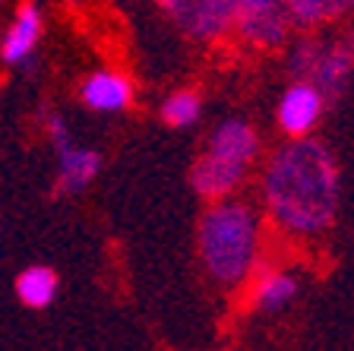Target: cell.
<instances>
[{
  "label": "cell",
  "instance_id": "cell-15",
  "mask_svg": "<svg viewBox=\"0 0 354 351\" xmlns=\"http://www.w3.org/2000/svg\"><path fill=\"white\" fill-rule=\"evenodd\" d=\"M44 130L51 136L54 149H64L66 143H73V139H70V130H66L64 114H44Z\"/></svg>",
  "mask_w": 354,
  "mask_h": 351
},
{
  "label": "cell",
  "instance_id": "cell-4",
  "mask_svg": "<svg viewBox=\"0 0 354 351\" xmlns=\"http://www.w3.org/2000/svg\"><path fill=\"white\" fill-rule=\"evenodd\" d=\"M231 29L253 48L272 51L285 44L291 19L285 13V0H234Z\"/></svg>",
  "mask_w": 354,
  "mask_h": 351
},
{
  "label": "cell",
  "instance_id": "cell-11",
  "mask_svg": "<svg viewBox=\"0 0 354 351\" xmlns=\"http://www.w3.org/2000/svg\"><path fill=\"white\" fill-rule=\"evenodd\" d=\"M16 294L26 307H48L57 294V272L48 269V266H29L22 269L19 278H16Z\"/></svg>",
  "mask_w": 354,
  "mask_h": 351
},
{
  "label": "cell",
  "instance_id": "cell-10",
  "mask_svg": "<svg viewBox=\"0 0 354 351\" xmlns=\"http://www.w3.org/2000/svg\"><path fill=\"white\" fill-rule=\"evenodd\" d=\"M57 161H60V181H57L60 193H80L82 187L95 181L98 168H102V155L95 149H82L73 146V143L57 149Z\"/></svg>",
  "mask_w": 354,
  "mask_h": 351
},
{
  "label": "cell",
  "instance_id": "cell-16",
  "mask_svg": "<svg viewBox=\"0 0 354 351\" xmlns=\"http://www.w3.org/2000/svg\"><path fill=\"white\" fill-rule=\"evenodd\" d=\"M339 7L342 10H354V0H339Z\"/></svg>",
  "mask_w": 354,
  "mask_h": 351
},
{
  "label": "cell",
  "instance_id": "cell-6",
  "mask_svg": "<svg viewBox=\"0 0 354 351\" xmlns=\"http://www.w3.org/2000/svg\"><path fill=\"white\" fill-rule=\"evenodd\" d=\"M203 155L247 177L250 165L259 155V136L247 120H225V124H218V130L209 136V146Z\"/></svg>",
  "mask_w": 354,
  "mask_h": 351
},
{
  "label": "cell",
  "instance_id": "cell-7",
  "mask_svg": "<svg viewBox=\"0 0 354 351\" xmlns=\"http://www.w3.org/2000/svg\"><path fill=\"white\" fill-rule=\"evenodd\" d=\"M323 114V96L310 82H295L279 102V127L291 136H307Z\"/></svg>",
  "mask_w": 354,
  "mask_h": 351
},
{
  "label": "cell",
  "instance_id": "cell-3",
  "mask_svg": "<svg viewBox=\"0 0 354 351\" xmlns=\"http://www.w3.org/2000/svg\"><path fill=\"white\" fill-rule=\"evenodd\" d=\"M291 73L319 89V96H339L354 73V35L335 42H301L291 51Z\"/></svg>",
  "mask_w": 354,
  "mask_h": 351
},
{
  "label": "cell",
  "instance_id": "cell-2",
  "mask_svg": "<svg viewBox=\"0 0 354 351\" xmlns=\"http://www.w3.org/2000/svg\"><path fill=\"white\" fill-rule=\"evenodd\" d=\"M199 256L225 288H237L253 276L259 260V219L241 199H215L199 222Z\"/></svg>",
  "mask_w": 354,
  "mask_h": 351
},
{
  "label": "cell",
  "instance_id": "cell-1",
  "mask_svg": "<svg viewBox=\"0 0 354 351\" xmlns=\"http://www.w3.org/2000/svg\"><path fill=\"white\" fill-rule=\"evenodd\" d=\"M263 199L281 231L323 234L339 209V165L317 139L295 136L266 165Z\"/></svg>",
  "mask_w": 354,
  "mask_h": 351
},
{
  "label": "cell",
  "instance_id": "cell-12",
  "mask_svg": "<svg viewBox=\"0 0 354 351\" xmlns=\"http://www.w3.org/2000/svg\"><path fill=\"white\" fill-rule=\"evenodd\" d=\"M297 294V278L291 272H266L259 276L257 288H253V304L259 310H281L291 304V298Z\"/></svg>",
  "mask_w": 354,
  "mask_h": 351
},
{
  "label": "cell",
  "instance_id": "cell-5",
  "mask_svg": "<svg viewBox=\"0 0 354 351\" xmlns=\"http://www.w3.org/2000/svg\"><path fill=\"white\" fill-rule=\"evenodd\" d=\"M155 3L168 13L177 29L196 42H215L231 32L234 0H155Z\"/></svg>",
  "mask_w": 354,
  "mask_h": 351
},
{
  "label": "cell",
  "instance_id": "cell-18",
  "mask_svg": "<svg viewBox=\"0 0 354 351\" xmlns=\"http://www.w3.org/2000/svg\"><path fill=\"white\" fill-rule=\"evenodd\" d=\"M0 3H3V0H0Z\"/></svg>",
  "mask_w": 354,
  "mask_h": 351
},
{
  "label": "cell",
  "instance_id": "cell-14",
  "mask_svg": "<svg viewBox=\"0 0 354 351\" xmlns=\"http://www.w3.org/2000/svg\"><path fill=\"white\" fill-rule=\"evenodd\" d=\"M199 111H203V102H199V96L196 92H190V89H180V92H174V96H168L165 98V105H162L165 124H171V127L196 124Z\"/></svg>",
  "mask_w": 354,
  "mask_h": 351
},
{
  "label": "cell",
  "instance_id": "cell-13",
  "mask_svg": "<svg viewBox=\"0 0 354 351\" xmlns=\"http://www.w3.org/2000/svg\"><path fill=\"white\" fill-rule=\"evenodd\" d=\"M285 13L295 26H323V22H332L342 13L339 0H285Z\"/></svg>",
  "mask_w": 354,
  "mask_h": 351
},
{
  "label": "cell",
  "instance_id": "cell-9",
  "mask_svg": "<svg viewBox=\"0 0 354 351\" xmlns=\"http://www.w3.org/2000/svg\"><path fill=\"white\" fill-rule=\"evenodd\" d=\"M38 38H41V13H38L35 3H22L16 10V19L10 26L7 38L0 44V57L7 64H29Z\"/></svg>",
  "mask_w": 354,
  "mask_h": 351
},
{
  "label": "cell",
  "instance_id": "cell-8",
  "mask_svg": "<svg viewBox=\"0 0 354 351\" xmlns=\"http://www.w3.org/2000/svg\"><path fill=\"white\" fill-rule=\"evenodd\" d=\"M82 102L92 111H102V114H114V111L130 108L133 102V82L124 73H114V70H98L92 73L80 89Z\"/></svg>",
  "mask_w": 354,
  "mask_h": 351
},
{
  "label": "cell",
  "instance_id": "cell-17",
  "mask_svg": "<svg viewBox=\"0 0 354 351\" xmlns=\"http://www.w3.org/2000/svg\"><path fill=\"white\" fill-rule=\"evenodd\" d=\"M66 3H73V7H76V3H82V0H66Z\"/></svg>",
  "mask_w": 354,
  "mask_h": 351
}]
</instances>
